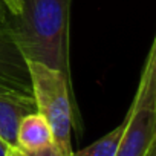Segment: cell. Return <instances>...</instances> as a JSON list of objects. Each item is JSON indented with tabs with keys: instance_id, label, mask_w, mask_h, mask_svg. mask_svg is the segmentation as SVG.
<instances>
[{
	"instance_id": "obj_4",
	"label": "cell",
	"mask_w": 156,
	"mask_h": 156,
	"mask_svg": "<svg viewBox=\"0 0 156 156\" xmlns=\"http://www.w3.org/2000/svg\"><path fill=\"white\" fill-rule=\"evenodd\" d=\"M0 94L32 98L28 61L19 49L11 26L0 28Z\"/></svg>"
},
{
	"instance_id": "obj_5",
	"label": "cell",
	"mask_w": 156,
	"mask_h": 156,
	"mask_svg": "<svg viewBox=\"0 0 156 156\" xmlns=\"http://www.w3.org/2000/svg\"><path fill=\"white\" fill-rule=\"evenodd\" d=\"M37 112L34 98L0 94V139L11 148L17 147V130L23 116Z\"/></svg>"
},
{
	"instance_id": "obj_3",
	"label": "cell",
	"mask_w": 156,
	"mask_h": 156,
	"mask_svg": "<svg viewBox=\"0 0 156 156\" xmlns=\"http://www.w3.org/2000/svg\"><path fill=\"white\" fill-rule=\"evenodd\" d=\"M126 129L115 156H154L156 153V38L141 70L139 83L126 115Z\"/></svg>"
},
{
	"instance_id": "obj_6",
	"label": "cell",
	"mask_w": 156,
	"mask_h": 156,
	"mask_svg": "<svg viewBox=\"0 0 156 156\" xmlns=\"http://www.w3.org/2000/svg\"><path fill=\"white\" fill-rule=\"evenodd\" d=\"M54 144L52 132L43 115L32 112L22 118L17 130V150L34 151Z\"/></svg>"
},
{
	"instance_id": "obj_9",
	"label": "cell",
	"mask_w": 156,
	"mask_h": 156,
	"mask_svg": "<svg viewBox=\"0 0 156 156\" xmlns=\"http://www.w3.org/2000/svg\"><path fill=\"white\" fill-rule=\"evenodd\" d=\"M0 5L6 9L9 17H17L23 11V0H0Z\"/></svg>"
},
{
	"instance_id": "obj_7",
	"label": "cell",
	"mask_w": 156,
	"mask_h": 156,
	"mask_svg": "<svg viewBox=\"0 0 156 156\" xmlns=\"http://www.w3.org/2000/svg\"><path fill=\"white\" fill-rule=\"evenodd\" d=\"M124 129H126V119H122L119 126H116L113 130L106 133L103 138H100L94 144L87 145L83 150L73 151L72 156H115L119 139L124 133Z\"/></svg>"
},
{
	"instance_id": "obj_1",
	"label": "cell",
	"mask_w": 156,
	"mask_h": 156,
	"mask_svg": "<svg viewBox=\"0 0 156 156\" xmlns=\"http://www.w3.org/2000/svg\"><path fill=\"white\" fill-rule=\"evenodd\" d=\"M70 0H23V11L9 17L16 41L26 61L60 70L67 80Z\"/></svg>"
},
{
	"instance_id": "obj_2",
	"label": "cell",
	"mask_w": 156,
	"mask_h": 156,
	"mask_svg": "<svg viewBox=\"0 0 156 156\" xmlns=\"http://www.w3.org/2000/svg\"><path fill=\"white\" fill-rule=\"evenodd\" d=\"M28 70L37 112L48 121L54 145L63 156H72L73 150L70 133L73 126L76 127L73 118L75 107L72 98V83L60 70L40 63L28 61Z\"/></svg>"
},
{
	"instance_id": "obj_8",
	"label": "cell",
	"mask_w": 156,
	"mask_h": 156,
	"mask_svg": "<svg viewBox=\"0 0 156 156\" xmlns=\"http://www.w3.org/2000/svg\"><path fill=\"white\" fill-rule=\"evenodd\" d=\"M14 150L19 156H63L54 144H51L48 147H43L40 150H34V151H22V150H17V148H14Z\"/></svg>"
},
{
	"instance_id": "obj_10",
	"label": "cell",
	"mask_w": 156,
	"mask_h": 156,
	"mask_svg": "<svg viewBox=\"0 0 156 156\" xmlns=\"http://www.w3.org/2000/svg\"><path fill=\"white\" fill-rule=\"evenodd\" d=\"M5 26H9V14L0 5V28H5Z\"/></svg>"
},
{
	"instance_id": "obj_11",
	"label": "cell",
	"mask_w": 156,
	"mask_h": 156,
	"mask_svg": "<svg viewBox=\"0 0 156 156\" xmlns=\"http://www.w3.org/2000/svg\"><path fill=\"white\" fill-rule=\"evenodd\" d=\"M11 147L5 142V141H2L0 139V156H9V153H11Z\"/></svg>"
},
{
	"instance_id": "obj_12",
	"label": "cell",
	"mask_w": 156,
	"mask_h": 156,
	"mask_svg": "<svg viewBox=\"0 0 156 156\" xmlns=\"http://www.w3.org/2000/svg\"><path fill=\"white\" fill-rule=\"evenodd\" d=\"M9 156H19V154H17V153H16V150L12 148V150H11V153H9Z\"/></svg>"
}]
</instances>
